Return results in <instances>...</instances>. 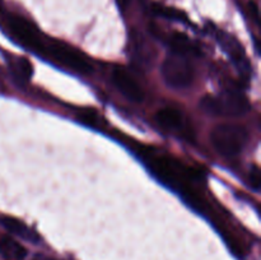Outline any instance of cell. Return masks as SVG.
<instances>
[{
  "instance_id": "obj_16",
  "label": "cell",
  "mask_w": 261,
  "mask_h": 260,
  "mask_svg": "<svg viewBox=\"0 0 261 260\" xmlns=\"http://www.w3.org/2000/svg\"><path fill=\"white\" fill-rule=\"evenodd\" d=\"M249 7H250V13H251L252 19L255 20V23H256V24H259V8H257L256 3L251 2L249 4Z\"/></svg>"
},
{
  "instance_id": "obj_1",
  "label": "cell",
  "mask_w": 261,
  "mask_h": 260,
  "mask_svg": "<svg viewBox=\"0 0 261 260\" xmlns=\"http://www.w3.org/2000/svg\"><path fill=\"white\" fill-rule=\"evenodd\" d=\"M200 107L204 112L213 116L239 117L250 111L249 98L237 89H226L214 96L203 97Z\"/></svg>"
},
{
  "instance_id": "obj_8",
  "label": "cell",
  "mask_w": 261,
  "mask_h": 260,
  "mask_svg": "<svg viewBox=\"0 0 261 260\" xmlns=\"http://www.w3.org/2000/svg\"><path fill=\"white\" fill-rule=\"evenodd\" d=\"M154 119L161 127L168 130V132L180 133V134L188 132L185 117H184L182 112L176 107H162L157 111Z\"/></svg>"
},
{
  "instance_id": "obj_9",
  "label": "cell",
  "mask_w": 261,
  "mask_h": 260,
  "mask_svg": "<svg viewBox=\"0 0 261 260\" xmlns=\"http://www.w3.org/2000/svg\"><path fill=\"white\" fill-rule=\"evenodd\" d=\"M0 226L4 227L10 233L15 235V236L20 237L23 240H27V241L32 242V244H37L41 240L40 235L35 229H32L30 226L23 223L20 219L15 218V217L0 214Z\"/></svg>"
},
{
  "instance_id": "obj_11",
  "label": "cell",
  "mask_w": 261,
  "mask_h": 260,
  "mask_svg": "<svg viewBox=\"0 0 261 260\" xmlns=\"http://www.w3.org/2000/svg\"><path fill=\"white\" fill-rule=\"evenodd\" d=\"M10 70L13 76L19 82H28L33 74V66L28 59L24 56L14 58V60L10 63Z\"/></svg>"
},
{
  "instance_id": "obj_4",
  "label": "cell",
  "mask_w": 261,
  "mask_h": 260,
  "mask_svg": "<svg viewBox=\"0 0 261 260\" xmlns=\"http://www.w3.org/2000/svg\"><path fill=\"white\" fill-rule=\"evenodd\" d=\"M45 53L53 56L58 63L79 74H91L93 68L89 59L82 51L63 41L51 40L45 43Z\"/></svg>"
},
{
  "instance_id": "obj_3",
  "label": "cell",
  "mask_w": 261,
  "mask_h": 260,
  "mask_svg": "<svg viewBox=\"0 0 261 260\" xmlns=\"http://www.w3.org/2000/svg\"><path fill=\"white\" fill-rule=\"evenodd\" d=\"M161 71L167 86L175 89L188 88L195 78V69L190 58L173 51L165 58Z\"/></svg>"
},
{
  "instance_id": "obj_12",
  "label": "cell",
  "mask_w": 261,
  "mask_h": 260,
  "mask_svg": "<svg viewBox=\"0 0 261 260\" xmlns=\"http://www.w3.org/2000/svg\"><path fill=\"white\" fill-rule=\"evenodd\" d=\"M0 251L5 257L14 260H22L27 254L24 247L10 237H3L0 240Z\"/></svg>"
},
{
  "instance_id": "obj_13",
  "label": "cell",
  "mask_w": 261,
  "mask_h": 260,
  "mask_svg": "<svg viewBox=\"0 0 261 260\" xmlns=\"http://www.w3.org/2000/svg\"><path fill=\"white\" fill-rule=\"evenodd\" d=\"M76 119L78 121L83 122L84 125L91 127H101L103 124V119H101L99 114L94 111L93 109H83L76 112Z\"/></svg>"
},
{
  "instance_id": "obj_17",
  "label": "cell",
  "mask_w": 261,
  "mask_h": 260,
  "mask_svg": "<svg viewBox=\"0 0 261 260\" xmlns=\"http://www.w3.org/2000/svg\"><path fill=\"white\" fill-rule=\"evenodd\" d=\"M130 2H132V0H116L117 7H119L121 10L126 9V8L130 5Z\"/></svg>"
},
{
  "instance_id": "obj_14",
  "label": "cell",
  "mask_w": 261,
  "mask_h": 260,
  "mask_svg": "<svg viewBox=\"0 0 261 260\" xmlns=\"http://www.w3.org/2000/svg\"><path fill=\"white\" fill-rule=\"evenodd\" d=\"M154 12L157 13L158 15H162V17L168 18V19H175V20H182V22H189L188 17L184 14L182 12L177 9H173V8L163 7V5H154L153 7Z\"/></svg>"
},
{
  "instance_id": "obj_5",
  "label": "cell",
  "mask_w": 261,
  "mask_h": 260,
  "mask_svg": "<svg viewBox=\"0 0 261 260\" xmlns=\"http://www.w3.org/2000/svg\"><path fill=\"white\" fill-rule=\"evenodd\" d=\"M217 40H218L219 45L223 48L224 53L228 55L229 60L232 61V64L234 65L236 70L239 71L240 75L245 81H249L252 68L249 61V58L246 55V51L244 50L241 43L233 36L224 32V31H219L218 35H217Z\"/></svg>"
},
{
  "instance_id": "obj_6",
  "label": "cell",
  "mask_w": 261,
  "mask_h": 260,
  "mask_svg": "<svg viewBox=\"0 0 261 260\" xmlns=\"http://www.w3.org/2000/svg\"><path fill=\"white\" fill-rule=\"evenodd\" d=\"M8 28L22 45L27 46L28 48L36 51V53L45 51V43H43L38 30L24 18L18 17V15H10L8 19Z\"/></svg>"
},
{
  "instance_id": "obj_15",
  "label": "cell",
  "mask_w": 261,
  "mask_h": 260,
  "mask_svg": "<svg viewBox=\"0 0 261 260\" xmlns=\"http://www.w3.org/2000/svg\"><path fill=\"white\" fill-rule=\"evenodd\" d=\"M260 170L257 167H254V170L250 172V185H251V188H254L255 190L257 191L260 189Z\"/></svg>"
},
{
  "instance_id": "obj_10",
  "label": "cell",
  "mask_w": 261,
  "mask_h": 260,
  "mask_svg": "<svg viewBox=\"0 0 261 260\" xmlns=\"http://www.w3.org/2000/svg\"><path fill=\"white\" fill-rule=\"evenodd\" d=\"M170 45L173 53L181 54L185 56H193L199 54V47L188 37L186 35L180 32L173 33L172 37L170 38Z\"/></svg>"
},
{
  "instance_id": "obj_7",
  "label": "cell",
  "mask_w": 261,
  "mask_h": 260,
  "mask_svg": "<svg viewBox=\"0 0 261 260\" xmlns=\"http://www.w3.org/2000/svg\"><path fill=\"white\" fill-rule=\"evenodd\" d=\"M111 79L117 91L126 99L132 102H142L144 99V92L142 87L126 69L121 66L115 68L112 70Z\"/></svg>"
},
{
  "instance_id": "obj_2",
  "label": "cell",
  "mask_w": 261,
  "mask_h": 260,
  "mask_svg": "<svg viewBox=\"0 0 261 260\" xmlns=\"http://www.w3.org/2000/svg\"><path fill=\"white\" fill-rule=\"evenodd\" d=\"M249 140V132L244 125L223 122L213 127L211 142L214 149L226 158L237 157L242 153Z\"/></svg>"
}]
</instances>
